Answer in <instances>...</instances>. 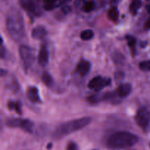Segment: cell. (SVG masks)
<instances>
[{
  "instance_id": "cell-4",
  "label": "cell",
  "mask_w": 150,
  "mask_h": 150,
  "mask_svg": "<svg viewBox=\"0 0 150 150\" xmlns=\"http://www.w3.org/2000/svg\"><path fill=\"white\" fill-rule=\"evenodd\" d=\"M6 125L10 127L21 128L29 133H32L33 132L34 123L29 120L19 118L9 119L6 122Z\"/></svg>"
},
{
  "instance_id": "cell-6",
  "label": "cell",
  "mask_w": 150,
  "mask_h": 150,
  "mask_svg": "<svg viewBox=\"0 0 150 150\" xmlns=\"http://www.w3.org/2000/svg\"><path fill=\"white\" fill-rule=\"evenodd\" d=\"M19 55L24 64L25 68H29L35 61V53L33 49L28 45H21L19 47Z\"/></svg>"
},
{
  "instance_id": "cell-26",
  "label": "cell",
  "mask_w": 150,
  "mask_h": 150,
  "mask_svg": "<svg viewBox=\"0 0 150 150\" xmlns=\"http://www.w3.org/2000/svg\"><path fill=\"white\" fill-rule=\"evenodd\" d=\"M62 13H64V14H67V13H69L71 11V7L67 5L64 6V7H62Z\"/></svg>"
},
{
  "instance_id": "cell-13",
  "label": "cell",
  "mask_w": 150,
  "mask_h": 150,
  "mask_svg": "<svg viewBox=\"0 0 150 150\" xmlns=\"http://www.w3.org/2000/svg\"><path fill=\"white\" fill-rule=\"evenodd\" d=\"M47 35V31L43 26H38L32 31V37L35 40L43 39Z\"/></svg>"
},
{
  "instance_id": "cell-7",
  "label": "cell",
  "mask_w": 150,
  "mask_h": 150,
  "mask_svg": "<svg viewBox=\"0 0 150 150\" xmlns=\"http://www.w3.org/2000/svg\"><path fill=\"white\" fill-rule=\"evenodd\" d=\"M20 4L31 16H39L40 15L39 7L35 0H20Z\"/></svg>"
},
{
  "instance_id": "cell-2",
  "label": "cell",
  "mask_w": 150,
  "mask_h": 150,
  "mask_svg": "<svg viewBox=\"0 0 150 150\" xmlns=\"http://www.w3.org/2000/svg\"><path fill=\"white\" fill-rule=\"evenodd\" d=\"M139 137L130 132L118 131L111 134L106 140V146L109 149H127L135 146Z\"/></svg>"
},
{
  "instance_id": "cell-12",
  "label": "cell",
  "mask_w": 150,
  "mask_h": 150,
  "mask_svg": "<svg viewBox=\"0 0 150 150\" xmlns=\"http://www.w3.org/2000/svg\"><path fill=\"white\" fill-rule=\"evenodd\" d=\"M71 0H45L43 8L45 10H51L62 4H67Z\"/></svg>"
},
{
  "instance_id": "cell-8",
  "label": "cell",
  "mask_w": 150,
  "mask_h": 150,
  "mask_svg": "<svg viewBox=\"0 0 150 150\" xmlns=\"http://www.w3.org/2000/svg\"><path fill=\"white\" fill-rule=\"evenodd\" d=\"M91 67H92V64H91L90 62L82 59L76 66V72L79 76L83 77V76H86L88 73L90 71Z\"/></svg>"
},
{
  "instance_id": "cell-17",
  "label": "cell",
  "mask_w": 150,
  "mask_h": 150,
  "mask_svg": "<svg viewBox=\"0 0 150 150\" xmlns=\"http://www.w3.org/2000/svg\"><path fill=\"white\" fill-rule=\"evenodd\" d=\"M126 40L127 41L128 46L130 47V50L133 55L136 54V39L132 35H127L126 36Z\"/></svg>"
},
{
  "instance_id": "cell-27",
  "label": "cell",
  "mask_w": 150,
  "mask_h": 150,
  "mask_svg": "<svg viewBox=\"0 0 150 150\" xmlns=\"http://www.w3.org/2000/svg\"><path fill=\"white\" fill-rule=\"evenodd\" d=\"M144 29H146V30H149V29H150V18L148 19V20L146 21V23H145Z\"/></svg>"
},
{
  "instance_id": "cell-24",
  "label": "cell",
  "mask_w": 150,
  "mask_h": 150,
  "mask_svg": "<svg viewBox=\"0 0 150 150\" xmlns=\"http://www.w3.org/2000/svg\"><path fill=\"white\" fill-rule=\"evenodd\" d=\"M139 68L143 71H150V60L143 61L139 64Z\"/></svg>"
},
{
  "instance_id": "cell-18",
  "label": "cell",
  "mask_w": 150,
  "mask_h": 150,
  "mask_svg": "<svg viewBox=\"0 0 150 150\" xmlns=\"http://www.w3.org/2000/svg\"><path fill=\"white\" fill-rule=\"evenodd\" d=\"M108 18L112 21H117L119 18V10L117 7H112L108 12Z\"/></svg>"
},
{
  "instance_id": "cell-3",
  "label": "cell",
  "mask_w": 150,
  "mask_h": 150,
  "mask_svg": "<svg viewBox=\"0 0 150 150\" xmlns=\"http://www.w3.org/2000/svg\"><path fill=\"white\" fill-rule=\"evenodd\" d=\"M92 121V119L91 117H85L63 123L59 125L54 130L53 133V138L56 140L62 139L74 132L84 128L85 127L89 125Z\"/></svg>"
},
{
  "instance_id": "cell-29",
  "label": "cell",
  "mask_w": 150,
  "mask_h": 150,
  "mask_svg": "<svg viewBox=\"0 0 150 150\" xmlns=\"http://www.w3.org/2000/svg\"><path fill=\"white\" fill-rule=\"evenodd\" d=\"M120 1H121V0H110V1H111V3H113V4H117V3L120 2Z\"/></svg>"
},
{
  "instance_id": "cell-20",
  "label": "cell",
  "mask_w": 150,
  "mask_h": 150,
  "mask_svg": "<svg viewBox=\"0 0 150 150\" xmlns=\"http://www.w3.org/2000/svg\"><path fill=\"white\" fill-rule=\"evenodd\" d=\"M95 1H92V0H89V1H85L81 8L83 11L85 12V13H90V12H92L95 9Z\"/></svg>"
},
{
  "instance_id": "cell-16",
  "label": "cell",
  "mask_w": 150,
  "mask_h": 150,
  "mask_svg": "<svg viewBox=\"0 0 150 150\" xmlns=\"http://www.w3.org/2000/svg\"><path fill=\"white\" fill-rule=\"evenodd\" d=\"M142 0H133L130 5V13L132 16H136L137 14L138 10L142 7Z\"/></svg>"
},
{
  "instance_id": "cell-5",
  "label": "cell",
  "mask_w": 150,
  "mask_h": 150,
  "mask_svg": "<svg viewBox=\"0 0 150 150\" xmlns=\"http://www.w3.org/2000/svg\"><path fill=\"white\" fill-rule=\"evenodd\" d=\"M136 121L138 125L144 130L147 131L150 126V111L146 107H142L137 111Z\"/></svg>"
},
{
  "instance_id": "cell-9",
  "label": "cell",
  "mask_w": 150,
  "mask_h": 150,
  "mask_svg": "<svg viewBox=\"0 0 150 150\" xmlns=\"http://www.w3.org/2000/svg\"><path fill=\"white\" fill-rule=\"evenodd\" d=\"M48 59H49V53H48V48L45 45H42L40 47V49L39 54H38V64L40 66L45 67L48 64Z\"/></svg>"
},
{
  "instance_id": "cell-21",
  "label": "cell",
  "mask_w": 150,
  "mask_h": 150,
  "mask_svg": "<svg viewBox=\"0 0 150 150\" xmlns=\"http://www.w3.org/2000/svg\"><path fill=\"white\" fill-rule=\"evenodd\" d=\"M102 100H104V94L103 95H92L87 97V101L90 103H98Z\"/></svg>"
},
{
  "instance_id": "cell-28",
  "label": "cell",
  "mask_w": 150,
  "mask_h": 150,
  "mask_svg": "<svg viewBox=\"0 0 150 150\" xmlns=\"http://www.w3.org/2000/svg\"><path fill=\"white\" fill-rule=\"evenodd\" d=\"M4 53H6L5 49H4V47H3L2 45H1V57L2 59L4 57Z\"/></svg>"
},
{
  "instance_id": "cell-25",
  "label": "cell",
  "mask_w": 150,
  "mask_h": 150,
  "mask_svg": "<svg viewBox=\"0 0 150 150\" xmlns=\"http://www.w3.org/2000/svg\"><path fill=\"white\" fill-rule=\"evenodd\" d=\"M66 149L67 150H75L78 149V146L76 143H74V142H70V143H69L68 144H67Z\"/></svg>"
},
{
  "instance_id": "cell-1",
  "label": "cell",
  "mask_w": 150,
  "mask_h": 150,
  "mask_svg": "<svg viewBox=\"0 0 150 150\" xmlns=\"http://www.w3.org/2000/svg\"><path fill=\"white\" fill-rule=\"evenodd\" d=\"M7 32L16 42L22 40L26 36L24 19L22 13L16 8L10 9L6 17Z\"/></svg>"
},
{
  "instance_id": "cell-19",
  "label": "cell",
  "mask_w": 150,
  "mask_h": 150,
  "mask_svg": "<svg viewBox=\"0 0 150 150\" xmlns=\"http://www.w3.org/2000/svg\"><path fill=\"white\" fill-rule=\"evenodd\" d=\"M41 80H42V83L48 87L53 84V79L48 72H44L42 73V76H41Z\"/></svg>"
},
{
  "instance_id": "cell-23",
  "label": "cell",
  "mask_w": 150,
  "mask_h": 150,
  "mask_svg": "<svg viewBox=\"0 0 150 150\" xmlns=\"http://www.w3.org/2000/svg\"><path fill=\"white\" fill-rule=\"evenodd\" d=\"M101 78L102 77L99 76L93 78V79L89 81V83H88V87H89L90 89H95V88L96 87V86L98 84V83H99Z\"/></svg>"
},
{
  "instance_id": "cell-15",
  "label": "cell",
  "mask_w": 150,
  "mask_h": 150,
  "mask_svg": "<svg viewBox=\"0 0 150 150\" xmlns=\"http://www.w3.org/2000/svg\"><path fill=\"white\" fill-rule=\"evenodd\" d=\"M111 83V79L109 78H101V79L100 80L99 83L97 85L96 87L95 88L94 90L95 92H99V91L102 90L104 88L106 87V86H110Z\"/></svg>"
},
{
  "instance_id": "cell-10",
  "label": "cell",
  "mask_w": 150,
  "mask_h": 150,
  "mask_svg": "<svg viewBox=\"0 0 150 150\" xmlns=\"http://www.w3.org/2000/svg\"><path fill=\"white\" fill-rule=\"evenodd\" d=\"M26 95L28 99L33 103H40L42 102L40 96L39 90L35 86H29L26 91Z\"/></svg>"
},
{
  "instance_id": "cell-30",
  "label": "cell",
  "mask_w": 150,
  "mask_h": 150,
  "mask_svg": "<svg viewBox=\"0 0 150 150\" xmlns=\"http://www.w3.org/2000/svg\"><path fill=\"white\" fill-rule=\"evenodd\" d=\"M51 147H52V144L49 143V144H48V146H47V149H51Z\"/></svg>"
},
{
  "instance_id": "cell-11",
  "label": "cell",
  "mask_w": 150,
  "mask_h": 150,
  "mask_svg": "<svg viewBox=\"0 0 150 150\" xmlns=\"http://www.w3.org/2000/svg\"><path fill=\"white\" fill-rule=\"evenodd\" d=\"M132 91V86L128 83H122L117 88L116 93L119 98H125L128 96Z\"/></svg>"
},
{
  "instance_id": "cell-31",
  "label": "cell",
  "mask_w": 150,
  "mask_h": 150,
  "mask_svg": "<svg viewBox=\"0 0 150 150\" xmlns=\"http://www.w3.org/2000/svg\"><path fill=\"white\" fill-rule=\"evenodd\" d=\"M147 10H148V12H149V13L150 14V5L147 7Z\"/></svg>"
},
{
  "instance_id": "cell-14",
  "label": "cell",
  "mask_w": 150,
  "mask_h": 150,
  "mask_svg": "<svg viewBox=\"0 0 150 150\" xmlns=\"http://www.w3.org/2000/svg\"><path fill=\"white\" fill-rule=\"evenodd\" d=\"M7 108L10 111H15L19 115L22 114V105L21 103L18 101H9L7 103Z\"/></svg>"
},
{
  "instance_id": "cell-22",
  "label": "cell",
  "mask_w": 150,
  "mask_h": 150,
  "mask_svg": "<svg viewBox=\"0 0 150 150\" xmlns=\"http://www.w3.org/2000/svg\"><path fill=\"white\" fill-rule=\"evenodd\" d=\"M94 37V32L91 29H86L81 33V38L83 40H89Z\"/></svg>"
}]
</instances>
